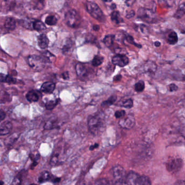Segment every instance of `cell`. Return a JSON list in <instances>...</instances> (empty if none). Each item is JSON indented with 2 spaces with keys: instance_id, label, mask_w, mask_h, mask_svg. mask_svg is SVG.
<instances>
[{
  "instance_id": "1",
  "label": "cell",
  "mask_w": 185,
  "mask_h": 185,
  "mask_svg": "<svg viewBox=\"0 0 185 185\" xmlns=\"http://www.w3.org/2000/svg\"><path fill=\"white\" fill-rule=\"evenodd\" d=\"M88 128L90 133L97 135L103 132L105 128V122L103 114H97L90 116L88 122Z\"/></svg>"
},
{
  "instance_id": "2",
  "label": "cell",
  "mask_w": 185,
  "mask_h": 185,
  "mask_svg": "<svg viewBox=\"0 0 185 185\" xmlns=\"http://www.w3.org/2000/svg\"><path fill=\"white\" fill-rule=\"evenodd\" d=\"M123 184L124 185H151L150 180L148 177L140 175L132 171L126 175Z\"/></svg>"
},
{
  "instance_id": "3",
  "label": "cell",
  "mask_w": 185,
  "mask_h": 185,
  "mask_svg": "<svg viewBox=\"0 0 185 185\" xmlns=\"http://www.w3.org/2000/svg\"><path fill=\"white\" fill-rule=\"evenodd\" d=\"M85 7L87 11L93 18L100 22L105 21V16L103 12L95 2L87 1L85 3Z\"/></svg>"
},
{
  "instance_id": "4",
  "label": "cell",
  "mask_w": 185,
  "mask_h": 185,
  "mask_svg": "<svg viewBox=\"0 0 185 185\" xmlns=\"http://www.w3.org/2000/svg\"><path fill=\"white\" fill-rule=\"evenodd\" d=\"M65 20L67 25L73 28H77L81 23V17L74 9L67 12L65 15Z\"/></svg>"
},
{
  "instance_id": "5",
  "label": "cell",
  "mask_w": 185,
  "mask_h": 185,
  "mask_svg": "<svg viewBox=\"0 0 185 185\" xmlns=\"http://www.w3.org/2000/svg\"><path fill=\"white\" fill-rule=\"evenodd\" d=\"M137 18L149 23H154L156 21L154 11L148 8H140L137 11Z\"/></svg>"
},
{
  "instance_id": "6",
  "label": "cell",
  "mask_w": 185,
  "mask_h": 185,
  "mask_svg": "<svg viewBox=\"0 0 185 185\" xmlns=\"http://www.w3.org/2000/svg\"><path fill=\"white\" fill-rule=\"evenodd\" d=\"M184 162L181 158H172L166 163L167 170L172 173H176L181 170Z\"/></svg>"
},
{
  "instance_id": "7",
  "label": "cell",
  "mask_w": 185,
  "mask_h": 185,
  "mask_svg": "<svg viewBox=\"0 0 185 185\" xmlns=\"http://www.w3.org/2000/svg\"><path fill=\"white\" fill-rule=\"evenodd\" d=\"M90 67H88L84 63H77L76 66V74L80 80H86L90 78L92 74L93 71Z\"/></svg>"
},
{
  "instance_id": "8",
  "label": "cell",
  "mask_w": 185,
  "mask_h": 185,
  "mask_svg": "<svg viewBox=\"0 0 185 185\" xmlns=\"http://www.w3.org/2000/svg\"><path fill=\"white\" fill-rule=\"evenodd\" d=\"M28 62L30 67L35 70L40 71L44 68L45 61L42 57L37 55H31L28 57Z\"/></svg>"
},
{
  "instance_id": "9",
  "label": "cell",
  "mask_w": 185,
  "mask_h": 185,
  "mask_svg": "<svg viewBox=\"0 0 185 185\" xmlns=\"http://www.w3.org/2000/svg\"><path fill=\"white\" fill-rule=\"evenodd\" d=\"M112 175L116 181L123 183L126 174L123 167L117 165L112 168Z\"/></svg>"
},
{
  "instance_id": "10",
  "label": "cell",
  "mask_w": 185,
  "mask_h": 185,
  "mask_svg": "<svg viewBox=\"0 0 185 185\" xmlns=\"http://www.w3.org/2000/svg\"><path fill=\"white\" fill-rule=\"evenodd\" d=\"M119 125L123 128L129 130L135 125V119L132 115H129L126 118H123L119 121Z\"/></svg>"
},
{
  "instance_id": "11",
  "label": "cell",
  "mask_w": 185,
  "mask_h": 185,
  "mask_svg": "<svg viewBox=\"0 0 185 185\" xmlns=\"http://www.w3.org/2000/svg\"><path fill=\"white\" fill-rule=\"evenodd\" d=\"M112 62L115 66H118L120 67H125L129 63V59L128 57L124 55L118 54L112 57Z\"/></svg>"
},
{
  "instance_id": "12",
  "label": "cell",
  "mask_w": 185,
  "mask_h": 185,
  "mask_svg": "<svg viewBox=\"0 0 185 185\" xmlns=\"http://www.w3.org/2000/svg\"><path fill=\"white\" fill-rule=\"evenodd\" d=\"M157 69V66L156 63L151 61L149 60L147 61L144 65V70L147 74L150 75H154Z\"/></svg>"
},
{
  "instance_id": "13",
  "label": "cell",
  "mask_w": 185,
  "mask_h": 185,
  "mask_svg": "<svg viewBox=\"0 0 185 185\" xmlns=\"http://www.w3.org/2000/svg\"><path fill=\"white\" fill-rule=\"evenodd\" d=\"M56 88V85L52 82H46L41 85V90L46 94H51Z\"/></svg>"
},
{
  "instance_id": "14",
  "label": "cell",
  "mask_w": 185,
  "mask_h": 185,
  "mask_svg": "<svg viewBox=\"0 0 185 185\" xmlns=\"http://www.w3.org/2000/svg\"><path fill=\"white\" fill-rule=\"evenodd\" d=\"M12 129V124L9 121L0 123V135H5L11 131Z\"/></svg>"
},
{
  "instance_id": "15",
  "label": "cell",
  "mask_w": 185,
  "mask_h": 185,
  "mask_svg": "<svg viewBox=\"0 0 185 185\" xmlns=\"http://www.w3.org/2000/svg\"><path fill=\"white\" fill-rule=\"evenodd\" d=\"M37 42H38V45L41 49H44L47 48L48 44H49V40H48V37H47V36L45 34H42L40 35L38 37Z\"/></svg>"
},
{
  "instance_id": "16",
  "label": "cell",
  "mask_w": 185,
  "mask_h": 185,
  "mask_svg": "<svg viewBox=\"0 0 185 185\" xmlns=\"http://www.w3.org/2000/svg\"><path fill=\"white\" fill-rule=\"evenodd\" d=\"M26 99L30 102H37L39 97L35 90H30L26 94Z\"/></svg>"
},
{
  "instance_id": "17",
  "label": "cell",
  "mask_w": 185,
  "mask_h": 185,
  "mask_svg": "<svg viewBox=\"0 0 185 185\" xmlns=\"http://www.w3.org/2000/svg\"><path fill=\"white\" fill-rule=\"evenodd\" d=\"M4 27L8 30H13L16 27V21L15 19L12 18H8L4 22Z\"/></svg>"
},
{
  "instance_id": "18",
  "label": "cell",
  "mask_w": 185,
  "mask_h": 185,
  "mask_svg": "<svg viewBox=\"0 0 185 185\" xmlns=\"http://www.w3.org/2000/svg\"><path fill=\"white\" fill-rule=\"evenodd\" d=\"M178 41V36L177 34L174 31H172L168 34L167 37V42L169 44L172 45H175Z\"/></svg>"
},
{
  "instance_id": "19",
  "label": "cell",
  "mask_w": 185,
  "mask_h": 185,
  "mask_svg": "<svg viewBox=\"0 0 185 185\" xmlns=\"http://www.w3.org/2000/svg\"><path fill=\"white\" fill-rule=\"evenodd\" d=\"M111 20L112 22L116 24H119L123 22V19L119 11H112L111 14Z\"/></svg>"
},
{
  "instance_id": "20",
  "label": "cell",
  "mask_w": 185,
  "mask_h": 185,
  "mask_svg": "<svg viewBox=\"0 0 185 185\" xmlns=\"http://www.w3.org/2000/svg\"><path fill=\"white\" fill-rule=\"evenodd\" d=\"M115 36L114 35H108L104 38L103 43L107 47H111L115 40Z\"/></svg>"
},
{
  "instance_id": "21",
  "label": "cell",
  "mask_w": 185,
  "mask_h": 185,
  "mask_svg": "<svg viewBox=\"0 0 185 185\" xmlns=\"http://www.w3.org/2000/svg\"><path fill=\"white\" fill-rule=\"evenodd\" d=\"M33 29L37 31H41L46 29V26L44 23L40 20H35L33 22Z\"/></svg>"
},
{
  "instance_id": "22",
  "label": "cell",
  "mask_w": 185,
  "mask_h": 185,
  "mask_svg": "<svg viewBox=\"0 0 185 185\" xmlns=\"http://www.w3.org/2000/svg\"><path fill=\"white\" fill-rule=\"evenodd\" d=\"M185 4H182L181 5H180L179 7L178 8L177 11H176V13L174 14V17L177 19H181L184 16V15H185Z\"/></svg>"
},
{
  "instance_id": "23",
  "label": "cell",
  "mask_w": 185,
  "mask_h": 185,
  "mask_svg": "<svg viewBox=\"0 0 185 185\" xmlns=\"http://www.w3.org/2000/svg\"><path fill=\"white\" fill-rule=\"evenodd\" d=\"M10 95L7 92L4 90L0 91V104H4L9 102L11 100Z\"/></svg>"
},
{
  "instance_id": "24",
  "label": "cell",
  "mask_w": 185,
  "mask_h": 185,
  "mask_svg": "<svg viewBox=\"0 0 185 185\" xmlns=\"http://www.w3.org/2000/svg\"><path fill=\"white\" fill-rule=\"evenodd\" d=\"M159 4L164 7H172L175 4V0H158Z\"/></svg>"
},
{
  "instance_id": "25",
  "label": "cell",
  "mask_w": 185,
  "mask_h": 185,
  "mask_svg": "<svg viewBox=\"0 0 185 185\" xmlns=\"http://www.w3.org/2000/svg\"><path fill=\"white\" fill-rule=\"evenodd\" d=\"M104 57L100 55L95 56L92 61V65L93 67H98L103 62Z\"/></svg>"
},
{
  "instance_id": "26",
  "label": "cell",
  "mask_w": 185,
  "mask_h": 185,
  "mask_svg": "<svg viewBox=\"0 0 185 185\" xmlns=\"http://www.w3.org/2000/svg\"><path fill=\"white\" fill-rule=\"evenodd\" d=\"M50 174L47 171H44L41 172V174L39 177V182L42 183L48 181L50 179Z\"/></svg>"
},
{
  "instance_id": "27",
  "label": "cell",
  "mask_w": 185,
  "mask_h": 185,
  "mask_svg": "<svg viewBox=\"0 0 185 185\" xmlns=\"http://www.w3.org/2000/svg\"><path fill=\"white\" fill-rule=\"evenodd\" d=\"M117 99V97L115 95L110 96L107 100L104 101L102 103L103 107H109L115 103Z\"/></svg>"
},
{
  "instance_id": "28",
  "label": "cell",
  "mask_w": 185,
  "mask_h": 185,
  "mask_svg": "<svg viewBox=\"0 0 185 185\" xmlns=\"http://www.w3.org/2000/svg\"><path fill=\"white\" fill-rule=\"evenodd\" d=\"M60 99H56V100H50L46 104V108L47 110H52L56 107V106L59 102Z\"/></svg>"
},
{
  "instance_id": "29",
  "label": "cell",
  "mask_w": 185,
  "mask_h": 185,
  "mask_svg": "<svg viewBox=\"0 0 185 185\" xmlns=\"http://www.w3.org/2000/svg\"><path fill=\"white\" fill-rule=\"evenodd\" d=\"M57 21V19L54 16L50 15L46 18L45 20V22L49 26H54L56 24Z\"/></svg>"
},
{
  "instance_id": "30",
  "label": "cell",
  "mask_w": 185,
  "mask_h": 185,
  "mask_svg": "<svg viewBox=\"0 0 185 185\" xmlns=\"http://www.w3.org/2000/svg\"><path fill=\"white\" fill-rule=\"evenodd\" d=\"M93 185H113L111 181L107 179H100L96 180Z\"/></svg>"
},
{
  "instance_id": "31",
  "label": "cell",
  "mask_w": 185,
  "mask_h": 185,
  "mask_svg": "<svg viewBox=\"0 0 185 185\" xmlns=\"http://www.w3.org/2000/svg\"><path fill=\"white\" fill-rule=\"evenodd\" d=\"M145 88V84L143 81L140 80L136 83L135 85V89L138 92H142Z\"/></svg>"
},
{
  "instance_id": "32",
  "label": "cell",
  "mask_w": 185,
  "mask_h": 185,
  "mask_svg": "<svg viewBox=\"0 0 185 185\" xmlns=\"http://www.w3.org/2000/svg\"><path fill=\"white\" fill-rule=\"evenodd\" d=\"M121 106L126 108H131L133 107V101L131 99H128L123 102Z\"/></svg>"
},
{
  "instance_id": "33",
  "label": "cell",
  "mask_w": 185,
  "mask_h": 185,
  "mask_svg": "<svg viewBox=\"0 0 185 185\" xmlns=\"http://www.w3.org/2000/svg\"><path fill=\"white\" fill-rule=\"evenodd\" d=\"M126 40L127 41V42L128 43H129L130 44H131V45L135 46V47H136L137 48H142V46L141 45H139V44H137L133 40V37H132L130 35H127L126 36Z\"/></svg>"
},
{
  "instance_id": "34",
  "label": "cell",
  "mask_w": 185,
  "mask_h": 185,
  "mask_svg": "<svg viewBox=\"0 0 185 185\" xmlns=\"http://www.w3.org/2000/svg\"><path fill=\"white\" fill-rule=\"evenodd\" d=\"M4 82H6L9 85L15 84L16 82V79L15 78H13L11 75H7Z\"/></svg>"
},
{
  "instance_id": "35",
  "label": "cell",
  "mask_w": 185,
  "mask_h": 185,
  "mask_svg": "<svg viewBox=\"0 0 185 185\" xmlns=\"http://www.w3.org/2000/svg\"><path fill=\"white\" fill-rule=\"evenodd\" d=\"M126 114V111L124 110L117 111L115 113V116L117 118H122Z\"/></svg>"
},
{
  "instance_id": "36",
  "label": "cell",
  "mask_w": 185,
  "mask_h": 185,
  "mask_svg": "<svg viewBox=\"0 0 185 185\" xmlns=\"http://www.w3.org/2000/svg\"><path fill=\"white\" fill-rule=\"evenodd\" d=\"M71 47H72V43L71 42H67L66 44L63 47V53H64V54L67 53L70 50Z\"/></svg>"
},
{
  "instance_id": "37",
  "label": "cell",
  "mask_w": 185,
  "mask_h": 185,
  "mask_svg": "<svg viewBox=\"0 0 185 185\" xmlns=\"http://www.w3.org/2000/svg\"><path fill=\"white\" fill-rule=\"evenodd\" d=\"M35 7L37 8V9H41L44 7V4L42 2V0H36V2H35Z\"/></svg>"
},
{
  "instance_id": "38",
  "label": "cell",
  "mask_w": 185,
  "mask_h": 185,
  "mask_svg": "<svg viewBox=\"0 0 185 185\" xmlns=\"http://www.w3.org/2000/svg\"><path fill=\"white\" fill-rule=\"evenodd\" d=\"M21 185V180L20 178L16 177L14 178V179L13 180L11 185Z\"/></svg>"
},
{
  "instance_id": "39",
  "label": "cell",
  "mask_w": 185,
  "mask_h": 185,
  "mask_svg": "<svg viewBox=\"0 0 185 185\" xmlns=\"http://www.w3.org/2000/svg\"><path fill=\"white\" fill-rule=\"evenodd\" d=\"M135 15V12L134 11H130L127 13V14L126 15V18L127 19H131L134 17V16Z\"/></svg>"
},
{
  "instance_id": "40",
  "label": "cell",
  "mask_w": 185,
  "mask_h": 185,
  "mask_svg": "<svg viewBox=\"0 0 185 185\" xmlns=\"http://www.w3.org/2000/svg\"><path fill=\"white\" fill-rule=\"evenodd\" d=\"M178 86L176 85H175L174 83H172L169 85V90H170L171 92H175V91H177L178 90Z\"/></svg>"
},
{
  "instance_id": "41",
  "label": "cell",
  "mask_w": 185,
  "mask_h": 185,
  "mask_svg": "<svg viewBox=\"0 0 185 185\" xmlns=\"http://www.w3.org/2000/svg\"><path fill=\"white\" fill-rule=\"evenodd\" d=\"M136 2V0H126V5L128 7H131L133 4H135V2Z\"/></svg>"
},
{
  "instance_id": "42",
  "label": "cell",
  "mask_w": 185,
  "mask_h": 185,
  "mask_svg": "<svg viewBox=\"0 0 185 185\" xmlns=\"http://www.w3.org/2000/svg\"><path fill=\"white\" fill-rule=\"evenodd\" d=\"M6 117V113L1 109L0 110V122L2 121Z\"/></svg>"
},
{
  "instance_id": "43",
  "label": "cell",
  "mask_w": 185,
  "mask_h": 185,
  "mask_svg": "<svg viewBox=\"0 0 185 185\" xmlns=\"http://www.w3.org/2000/svg\"><path fill=\"white\" fill-rule=\"evenodd\" d=\"M61 77L65 80H67V79L69 78V75H68V71H66V72H64V73H63L61 75Z\"/></svg>"
},
{
  "instance_id": "44",
  "label": "cell",
  "mask_w": 185,
  "mask_h": 185,
  "mask_svg": "<svg viewBox=\"0 0 185 185\" xmlns=\"http://www.w3.org/2000/svg\"><path fill=\"white\" fill-rule=\"evenodd\" d=\"M6 76L7 75L5 74H3V73H0V81L4 82L6 78Z\"/></svg>"
},
{
  "instance_id": "45",
  "label": "cell",
  "mask_w": 185,
  "mask_h": 185,
  "mask_svg": "<svg viewBox=\"0 0 185 185\" xmlns=\"http://www.w3.org/2000/svg\"><path fill=\"white\" fill-rule=\"evenodd\" d=\"M121 78H122V75L119 74L114 78V81H119L121 80Z\"/></svg>"
},
{
  "instance_id": "46",
  "label": "cell",
  "mask_w": 185,
  "mask_h": 185,
  "mask_svg": "<svg viewBox=\"0 0 185 185\" xmlns=\"http://www.w3.org/2000/svg\"><path fill=\"white\" fill-rule=\"evenodd\" d=\"M174 185H185V181L184 180H178L175 183Z\"/></svg>"
},
{
  "instance_id": "47",
  "label": "cell",
  "mask_w": 185,
  "mask_h": 185,
  "mask_svg": "<svg viewBox=\"0 0 185 185\" xmlns=\"http://www.w3.org/2000/svg\"><path fill=\"white\" fill-rule=\"evenodd\" d=\"M100 29V26L98 25H94L93 26V29L95 31H98Z\"/></svg>"
},
{
  "instance_id": "48",
  "label": "cell",
  "mask_w": 185,
  "mask_h": 185,
  "mask_svg": "<svg viewBox=\"0 0 185 185\" xmlns=\"http://www.w3.org/2000/svg\"><path fill=\"white\" fill-rule=\"evenodd\" d=\"M98 146H99V144H95L94 145H92V146H91V147H90V150H93V149H95V148H97V147H98Z\"/></svg>"
},
{
  "instance_id": "49",
  "label": "cell",
  "mask_w": 185,
  "mask_h": 185,
  "mask_svg": "<svg viewBox=\"0 0 185 185\" xmlns=\"http://www.w3.org/2000/svg\"><path fill=\"white\" fill-rule=\"evenodd\" d=\"M154 45H155V46H156V47H159V46H160V45H161V43L159 41H156V42H155V43H154Z\"/></svg>"
},
{
  "instance_id": "50",
  "label": "cell",
  "mask_w": 185,
  "mask_h": 185,
  "mask_svg": "<svg viewBox=\"0 0 185 185\" xmlns=\"http://www.w3.org/2000/svg\"><path fill=\"white\" fill-rule=\"evenodd\" d=\"M60 178H56L52 181L53 182H58L60 181Z\"/></svg>"
},
{
  "instance_id": "51",
  "label": "cell",
  "mask_w": 185,
  "mask_h": 185,
  "mask_svg": "<svg viewBox=\"0 0 185 185\" xmlns=\"http://www.w3.org/2000/svg\"><path fill=\"white\" fill-rule=\"evenodd\" d=\"M111 8L112 9H115V8H116V5L115 4H112Z\"/></svg>"
},
{
  "instance_id": "52",
  "label": "cell",
  "mask_w": 185,
  "mask_h": 185,
  "mask_svg": "<svg viewBox=\"0 0 185 185\" xmlns=\"http://www.w3.org/2000/svg\"><path fill=\"white\" fill-rule=\"evenodd\" d=\"M104 2H110L112 0H103Z\"/></svg>"
},
{
  "instance_id": "53",
  "label": "cell",
  "mask_w": 185,
  "mask_h": 185,
  "mask_svg": "<svg viewBox=\"0 0 185 185\" xmlns=\"http://www.w3.org/2000/svg\"><path fill=\"white\" fill-rule=\"evenodd\" d=\"M0 185H4V183L2 181H0Z\"/></svg>"
},
{
  "instance_id": "54",
  "label": "cell",
  "mask_w": 185,
  "mask_h": 185,
  "mask_svg": "<svg viewBox=\"0 0 185 185\" xmlns=\"http://www.w3.org/2000/svg\"><path fill=\"white\" fill-rule=\"evenodd\" d=\"M36 185V184H30V185Z\"/></svg>"
}]
</instances>
